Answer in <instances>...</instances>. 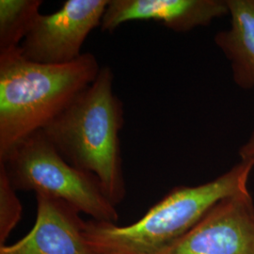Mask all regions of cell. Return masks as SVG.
<instances>
[{"label": "cell", "instance_id": "6da1fadb", "mask_svg": "<svg viewBox=\"0 0 254 254\" xmlns=\"http://www.w3.org/2000/svg\"><path fill=\"white\" fill-rule=\"evenodd\" d=\"M113 81L112 69L101 67L96 79L42 131L68 163L96 176L117 206L127 196L120 143L125 109Z\"/></svg>", "mask_w": 254, "mask_h": 254}, {"label": "cell", "instance_id": "7a4b0ae2", "mask_svg": "<svg viewBox=\"0 0 254 254\" xmlns=\"http://www.w3.org/2000/svg\"><path fill=\"white\" fill-rule=\"evenodd\" d=\"M100 69L91 53L61 65L31 62L20 48L0 54V158L59 116Z\"/></svg>", "mask_w": 254, "mask_h": 254}, {"label": "cell", "instance_id": "3957f363", "mask_svg": "<svg viewBox=\"0 0 254 254\" xmlns=\"http://www.w3.org/2000/svg\"><path fill=\"white\" fill-rule=\"evenodd\" d=\"M254 163L239 161L226 173L199 186H178L136 222L89 219L84 234L95 254H159L194 227L219 200L248 190Z\"/></svg>", "mask_w": 254, "mask_h": 254}, {"label": "cell", "instance_id": "277c9868", "mask_svg": "<svg viewBox=\"0 0 254 254\" xmlns=\"http://www.w3.org/2000/svg\"><path fill=\"white\" fill-rule=\"evenodd\" d=\"M0 165L16 190L60 199L92 219L118 223L117 206L108 199L97 177L68 163L42 130L17 143L0 158Z\"/></svg>", "mask_w": 254, "mask_h": 254}, {"label": "cell", "instance_id": "5b68a950", "mask_svg": "<svg viewBox=\"0 0 254 254\" xmlns=\"http://www.w3.org/2000/svg\"><path fill=\"white\" fill-rule=\"evenodd\" d=\"M109 0H68L51 14H39L20 46L22 55L38 64L73 63L83 53L87 37L102 19Z\"/></svg>", "mask_w": 254, "mask_h": 254}, {"label": "cell", "instance_id": "8992f818", "mask_svg": "<svg viewBox=\"0 0 254 254\" xmlns=\"http://www.w3.org/2000/svg\"><path fill=\"white\" fill-rule=\"evenodd\" d=\"M159 254H254V202L249 190L219 200Z\"/></svg>", "mask_w": 254, "mask_h": 254}, {"label": "cell", "instance_id": "52a82bcc", "mask_svg": "<svg viewBox=\"0 0 254 254\" xmlns=\"http://www.w3.org/2000/svg\"><path fill=\"white\" fill-rule=\"evenodd\" d=\"M37 216L27 236L0 254H95L84 231L86 221L67 201L36 194Z\"/></svg>", "mask_w": 254, "mask_h": 254}, {"label": "cell", "instance_id": "ba28073f", "mask_svg": "<svg viewBox=\"0 0 254 254\" xmlns=\"http://www.w3.org/2000/svg\"><path fill=\"white\" fill-rule=\"evenodd\" d=\"M228 14L226 0H109L100 27L113 32L127 22L154 21L175 32H188Z\"/></svg>", "mask_w": 254, "mask_h": 254}, {"label": "cell", "instance_id": "9c48e42d", "mask_svg": "<svg viewBox=\"0 0 254 254\" xmlns=\"http://www.w3.org/2000/svg\"><path fill=\"white\" fill-rule=\"evenodd\" d=\"M230 27L214 42L231 64L233 79L243 90L254 89V0H226Z\"/></svg>", "mask_w": 254, "mask_h": 254}, {"label": "cell", "instance_id": "30bf717a", "mask_svg": "<svg viewBox=\"0 0 254 254\" xmlns=\"http://www.w3.org/2000/svg\"><path fill=\"white\" fill-rule=\"evenodd\" d=\"M43 3L42 0H0V54L18 49Z\"/></svg>", "mask_w": 254, "mask_h": 254}, {"label": "cell", "instance_id": "8fae6325", "mask_svg": "<svg viewBox=\"0 0 254 254\" xmlns=\"http://www.w3.org/2000/svg\"><path fill=\"white\" fill-rule=\"evenodd\" d=\"M4 167L0 165V247L5 246L9 234L22 218V204Z\"/></svg>", "mask_w": 254, "mask_h": 254}, {"label": "cell", "instance_id": "7c38bea8", "mask_svg": "<svg viewBox=\"0 0 254 254\" xmlns=\"http://www.w3.org/2000/svg\"><path fill=\"white\" fill-rule=\"evenodd\" d=\"M238 154L241 161H250L254 163V131L245 143L240 147Z\"/></svg>", "mask_w": 254, "mask_h": 254}]
</instances>
